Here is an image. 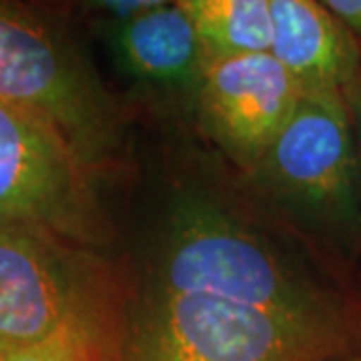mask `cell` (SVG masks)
Segmentation results:
<instances>
[{
    "label": "cell",
    "instance_id": "obj_1",
    "mask_svg": "<svg viewBox=\"0 0 361 361\" xmlns=\"http://www.w3.org/2000/svg\"><path fill=\"white\" fill-rule=\"evenodd\" d=\"M155 293L219 299L307 322H349L336 297L211 201H179L155 261Z\"/></svg>",
    "mask_w": 361,
    "mask_h": 361
},
{
    "label": "cell",
    "instance_id": "obj_2",
    "mask_svg": "<svg viewBox=\"0 0 361 361\" xmlns=\"http://www.w3.org/2000/svg\"><path fill=\"white\" fill-rule=\"evenodd\" d=\"M349 322H307L219 299L155 295L127 361H329L349 345Z\"/></svg>",
    "mask_w": 361,
    "mask_h": 361
},
{
    "label": "cell",
    "instance_id": "obj_3",
    "mask_svg": "<svg viewBox=\"0 0 361 361\" xmlns=\"http://www.w3.org/2000/svg\"><path fill=\"white\" fill-rule=\"evenodd\" d=\"M0 101L59 130L94 171L118 137L115 104L73 42L25 6L0 2Z\"/></svg>",
    "mask_w": 361,
    "mask_h": 361
},
{
    "label": "cell",
    "instance_id": "obj_4",
    "mask_svg": "<svg viewBox=\"0 0 361 361\" xmlns=\"http://www.w3.org/2000/svg\"><path fill=\"white\" fill-rule=\"evenodd\" d=\"M90 171L39 116L0 101V223H23L68 243L106 239Z\"/></svg>",
    "mask_w": 361,
    "mask_h": 361
},
{
    "label": "cell",
    "instance_id": "obj_5",
    "mask_svg": "<svg viewBox=\"0 0 361 361\" xmlns=\"http://www.w3.org/2000/svg\"><path fill=\"white\" fill-rule=\"evenodd\" d=\"M99 303L85 255L23 223H0V360L56 334Z\"/></svg>",
    "mask_w": 361,
    "mask_h": 361
},
{
    "label": "cell",
    "instance_id": "obj_6",
    "mask_svg": "<svg viewBox=\"0 0 361 361\" xmlns=\"http://www.w3.org/2000/svg\"><path fill=\"white\" fill-rule=\"evenodd\" d=\"M255 171L299 205L349 217L357 201V153L345 92H303Z\"/></svg>",
    "mask_w": 361,
    "mask_h": 361
},
{
    "label": "cell",
    "instance_id": "obj_7",
    "mask_svg": "<svg viewBox=\"0 0 361 361\" xmlns=\"http://www.w3.org/2000/svg\"><path fill=\"white\" fill-rule=\"evenodd\" d=\"M197 89L207 133L249 171L257 169L303 94L271 52L205 63Z\"/></svg>",
    "mask_w": 361,
    "mask_h": 361
},
{
    "label": "cell",
    "instance_id": "obj_8",
    "mask_svg": "<svg viewBox=\"0 0 361 361\" xmlns=\"http://www.w3.org/2000/svg\"><path fill=\"white\" fill-rule=\"evenodd\" d=\"M271 54L307 90H345L361 71V51L323 2L269 0Z\"/></svg>",
    "mask_w": 361,
    "mask_h": 361
},
{
    "label": "cell",
    "instance_id": "obj_9",
    "mask_svg": "<svg viewBox=\"0 0 361 361\" xmlns=\"http://www.w3.org/2000/svg\"><path fill=\"white\" fill-rule=\"evenodd\" d=\"M115 51L135 77L157 85H199L205 56L189 13L180 2H153L116 23Z\"/></svg>",
    "mask_w": 361,
    "mask_h": 361
},
{
    "label": "cell",
    "instance_id": "obj_10",
    "mask_svg": "<svg viewBox=\"0 0 361 361\" xmlns=\"http://www.w3.org/2000/svg\"><path fill=\"white\" fill-rule=\"evenodd\" d=\"M189 13L205 63L271 51L269 0H180Z\"/></svg>",
    "mask_w": 361,
    "mask_h": 361
},
{
    "label": "cell",
    "instance_id": "obj_11",
    "mask_svg": "<svg viewBox=\"0 0 361 361\" xmlns=\"http://www.w3.org/2000/svg\"><path fill=\"white\" fill-rule=\"evenodd\" d=\"M0 361H111L101 303L75 315L44 341Z\"/></svg>",
    "mask_w": 361,
    "mask_h": 361
},
{
    "label": "cell",
    "instance_id": "obj_12",
    "mask_svg": "<svg viewBox=\"0 0 361 361\" xmlns=\"http://www.w3.org/2000/svg\"><path fill=\"white\" fill-rule=\"evenodd\" d=\"M323 4L348 28L361 51V0H325Z\"/></svg>",
    "mask_w": 361,
    "mask_h": 361
},
{
    "label": "cell",
    "instance_id": "obj_13",
    "mask_svg": "<svg viewBox=\"0 0 361 361\" xmlns=\"http://www.w3.org/2000/svg\"><path fill=\"white\" fill-rule=\"evenodd\" d=\"M345 92V99H348L349 109L353 111V115L357 116V125H360L361 130V71L357 78L349 85L348 89L343 90Z\"/></svg>",
    "mask_w": 361,
    "mask_h": 361
},
{
    "label": "cell",
    "instance_id": "obj_14",
    "mask_svg": "<svg viewBox=\"0 0 361 361\" xmlns=\"http://www.w3.org/2000/svg\"><path fill=\"white\" fill-rule=\"evenodd\" d=\"M348 361H361V355H355V357H351V360Z\"/></svg>",
    "mask_w": 361,
    "mask_h": 361
}]
</instances>
